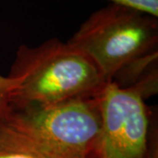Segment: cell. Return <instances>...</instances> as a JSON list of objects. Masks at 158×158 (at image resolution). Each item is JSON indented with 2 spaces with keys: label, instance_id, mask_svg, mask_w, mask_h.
<instances>
[{
  "label": "cell",
  "instance_id": "6da1fadb",
  "mask_svg": "<svg viewBox=\"0 0 158 158\" xmlns=\"http://www.w3.org/2000/svg\"><path fill=\"white\" fill-rule=\"evenodd\" d=\"M99 95L13 109L0 125V149L38 158H98Z\"/></svg>",
  "mask_w": 158,
  "mask_h": 158
},
{
  "label": "cell",
  "instance_id": "7a4b0ae2",
  "mask_svg": "<svg viewBox=\"0 0 158 158\" xmlns=\"http://www.w3.org/2000/svg\"><path fill=\"white\" fill-rule=\"evenodd\" d=\"M8 77L16 82L11 110L98 96L107 85L89 57L57 38L19 46Z\"/></svg>",
  "mask_w": 158,
  "mask_h": 158
},
{
  "label": "cell",
  "instance_id": "3957f363",
  "mask_svg": "<svg viewBox=\"0 0 158 158\" xmlns=\"http://www.w3.org/2000/svg\"><path fill=\"white\" fill-rule=\"evenodd\" d=\"M68 42L89 57L110 84L122 69L158 52V18L108 4L92 12Z\"/></svg>",
  "mask_w": 158,
  "mask_h": 158
},
{
  "label": "cell",
  "instance_id": "277c9868",
  "mask_svg": "<svg viewBox=\"0 0 158 158\" xmlns=\"http://www.w3.org/2000/svg\"><path fill=\"white\" fill-rule=\"evenodd\" d=\"M139 87L106 85L99 94L98 158H158L157 114Z\"/></svg>",
  "mask_w": 158,
  "mask_h": 158
},
{
  "label": "cell",
  "instance_id": "5b68a950",
  "mask_svg": "<svg viewBox=\"0 0 158 158\" xmlns=\"http://www.w3.org/2000/svg\"><path fill=\"white\" fill-rule=\"evenodd\" d=\"M15 86L14 79L0 75V125L6 122L11 113V95Z\"/></svg>",
  "mask_w": 158,
  "mask_h": 158
},
{
  "label": "cell",
  "instance_id": "8992f818",
  "mask_svg": "<svg viewBox=\"0 0 158 158\" xmlns=\"http://www.w3.org/2000/svg\"><path fill=\"white\" fill-rule=\"evenodd\" d=\"M109 4L124 6L158 18V0H106Z\"/></svg>",
  "mask_w": 158,
  "mask_h": 158
},
{
  "label": "cell",
  "instance_id": "52a82bcc",
  "mask_svg": "<svg viewBox=\"0 0 158 158\" xmlns=\"http://www.w3.org/2000/svg\"><path fill=\"white\" fill-rule=\"evenodd\" d=\"M0 158H38L24 153L9 151V150H1L0 149Z\"/></svg>",
  "mask_w": 158,
  "mask_h": 158
}]
</instances>
